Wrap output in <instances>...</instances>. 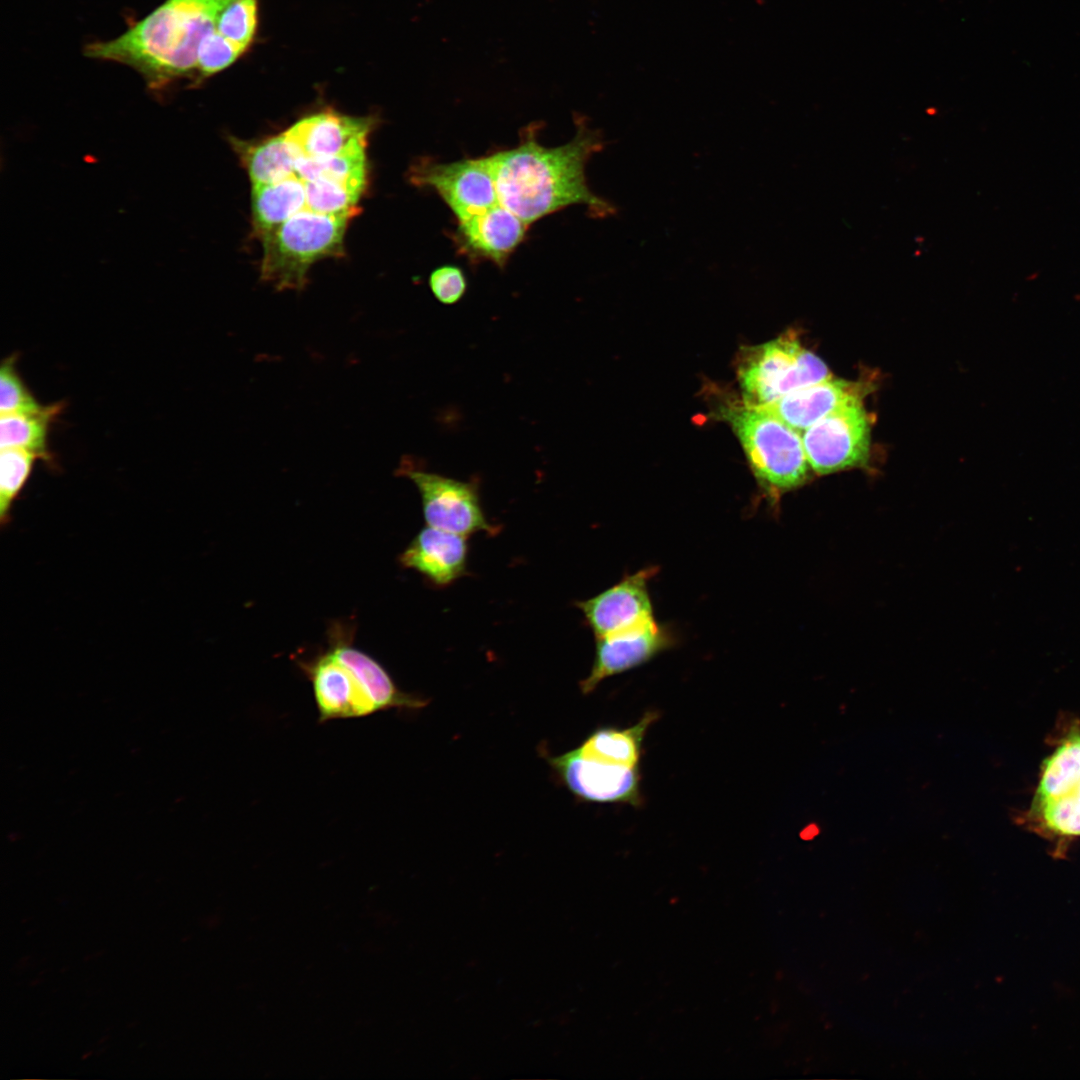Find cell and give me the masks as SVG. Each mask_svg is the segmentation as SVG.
I'll use <instances>...</instances> for the list:
<instances>
[{
    "label": "cell",
    "instance_id": "obj_1",
    "mask_svg": "<svg viewBox=\"0 0 1080 1080\" xmlns=\"http://www.w3.org/2000/svg\"><path fill=\"white\" fill-rule=\"evenodd\" d=\"M537 130L523 129L515 147L488 156L499 203L528 225L573 205H585L592 216L614 215L616 207L590 190L585 175L588 160L604 146L599 130L583 122L556 147L541 145Z\"/></svg>",
    "mask_w": 1080,
    "mask_h": 1080
},
{
    "label": "cell",
    "instance_id": "obj_2",
    "mask_svg": "<svg viewBox=\"0 0 1080 1080\" xmlns=\"http://www.w3.org/2000/svg\"><path fill=\"white\" fill-rule=\"evenodd\" d=\"M233 0H165L119 37L86 46L90 58L125 64L152 90L197 77L202 39Z\"/></svg>",
    "mask_w": 1080,
    "mask_h": 1080
},
{
    "label": "cell",
    "instance_id": "obj_3",
    "mask_svg": "<svg viewBox=\"0 0 1080 1080\" xmlns=\"http://www.w3.org/2000/svg\"><path fill=\"white\" fill-rule=\"evenodd\" d=\"M766 495L776 500L809 479L810 465L801 433L764 407L743 402L721 408Z\"/></svg>",
    "mask_w": 1080,
    "mask_h": 1080
},
{
    "label": "cell",
    "instance_id": "obj_4",
    "mask_svg": "<svg viewBox=\"0 0 1080 1080\" xmlns=\"http://www.w3.org/2000/svg\"><path fill=\"white\" fill-rule=\"evenodd\" d=\"M352 214L328 215L302 210L266 235L260 279L276 290H302L311 266L344 255V237Z\"/></svg>",
    "mask_w": 1080,
    "mask_h": 1080
},
{
    "label": "cell",
    "instance_id": "obj_5",
    "mask_svg": "<svg viewBox=\"0 0 1080 1080\" xmlns=\"http://www.w3.org/2000/svg\"><path fill=\"white\" fill-rule=\"evenodd\" d=\"M737 375L744 401L756 406L771 404L831 377L826 364L804 348L792 333L743 347L738 356Z\"/></svg>",
    "mask_w": 1080,
    "mask_h": 1080
},
{
    "label": "cell",
    "instance_id": "obj_6",
    "mask_svg": "<svg viewBox=\"0 0 1080 1080\" xmlns=\"http://www.w3.org/2000/svg\"><path fill=\"white\" fill-rule=\"evenodd\" d=\"M1029 817L1042 832L1080 836V732H1071L1044 760Z\"/></svg>",
    "mask_w": 1080,
    "mask_h": 1080
},
{
    "label": "cell",
    "instance_id": "obj_7",
    "mask_svg": "<svg viewBox=\"0 0 1080 1080\" xmlns=\"http://www.w3.org/2000/svg\"><path fill=\"white\" fill-rule=\"evenodd\" d=\"M397 474L417 487L427 526L467 536L476 532L495 535L498 528L485 516L477 482H464L428 472L403 457Z\"/></svg>",
    "mask_w": 1080,
    "mask_h": 1080
},
{
    "label": "cell",
    "instance_id": "obj_8",
    "mask_svg": "<svg viewBox=\"0 0 1080 1080\" xmlns=\"http://www.w3.org/2000/svg\"><path fill=\"white\" fill-rule=\"evenodd\" d=\"M862 400L845 403L801 433L813 472L826 475L867 463L870 422Z\"/></svg>",
    "mask_w": 1080,
    "mask_h": 1080
},
{
    "label": "cell",
    "instance_id": "obj_9",
    "mask_svg": "<svg viewBox=\"0 0 1080 1080\" xmlns=\"http://www.w3.org/2000/svg\"><path fill=\"white\" fill-rule=\"evenodd\" d=\"M408 175L412 184L436 192L457 222L499 203L488 156L445 163L421 160L410 168Z\"/></svg>",
    "mask_w": 1080,
    "mask_h": 1080
},
{
    "label": "cell",
    "instance_id": "obj_10",
    "mask_svg": "<svg viewBox=\"0 0 1080 1080\" xmlns=\"http://www.w3.org/2000/svg\"><path fill=\"white\" fill-rule=\"evenodd\" d=\"M567 788L579 799L595 803H643L640 766L609 764L582 756L576 749L548 758Z\"/></svg>",
    "mask_w": 1080,
    "mask_h": 1080
},
{
    "label": "cell",
    "instance_id": "obj_11",
    "mask_svg": "<svg viewBox=\"0 0 1080 1080\" xmlns=\"http://www.w3.org/2000/svg\"><path fill=\"white\" fill-rule=\"evenodd\" d=\"M657 570V567L638 570L592 598L576 602L596 638L655 619L649 581Z\"/></svg>",
    "mask_w": 1080,
    "mask_h": 1080
},
{
    "label": "cell",
    "instance_id": "obj_12",
    "mask_svg": "<svg viewBox=\"0 0 1080 1080\" xmlns=\"http://www.w3.org/2000/svg\"><path fill=\"white\" fill-rule=\"evenodd\" d=\"M673 643L671 631L655 619L597 638L591 670L580 682L581 692L592 693L606 678L649 662Z\"/></svg>",
    "mask_w": 1080,
    "mask_h": 1080
},
{
    "label": "cell",
    "instance_id": "obj_13",
    "mask_svg": "<svg viewBox=\"0 0 1080 1080\" xmlns=\"http://www.w3.org/2000/svg\"><path fill=\"white\" fill-rule=\"evenodd\" d=\"M301 667L312 684L320 723L379 712L354 674L329 651Z\"/></svg>",
    "mask_w": 1080,
    "mask_h": 1080
},
{
    "label": "cell",
    "instance_id": "obj_14",
    "mask_svg": "<svg viewBox=\"0 0 1080 1080\" xmlns=\"http://www.w3.org/2000/svg\"><path fill=\"white\" fill-rule=\"evenodd\" d=\"M529 225L500 203L457 222L453 240L471 262L489 261L503 268L526 237Z\"/></svg>",
    "mask_w": 1080,
    "mask_h": 1080
},
{
    "label": "cell",
    "instance_id": "obj_15",
    "mask_svg": "<svg viewBox=\"0 0 1080 1080\" xmlns=\"http://www.w3.org/2000/svg\"><path fill=\"white\" fill-rule=\"evenodd\" d=\"M374 120L322 111L300 119L285 134L301 156L325 158L366 151Z\"/></svg>",
    "mask_w": 1080,
    "mask_h": 1080
},
{
    "label": "cell",
    "instance_id": "obj_16",
    "mask_svg": "<svg viewBox=\"0 0 1080 1080\" xmlns=\"http://www.w3.org/2000/svg\"><path fill=\"white\" fill-rule=\"evenodd\" d=\"M466 536L427 526L400 555V563L414 569L433 585L445 587L467 570Z\"/></svg>",
    "mask_w": 1080,
    "mask_h": 1080
},
{
    "label": "cell",
    "instance_id": "obj_17",
    "mask_svg": "<svg viewBox=\"0 0 1080 1080\" xmlns=\"http://www.w3.org/2000/svg\"><path fill=\"white\" fill-rule=\"evenodd\" d=\"M865 392L864 384L831 376L761 407L802 433L836 408L852 400L863 399Z\"/></svg>",
    "mask_w": 1080,
    "mask_h": 1080
},
{
    "label": "cell",
    "instance_id": "obj_18",
    "mask_svg": "<svg viewBox=\"0 0 1080 1080\" xmlns=\"http://www.w3.org/2000/svg\"><path fill=\"white\" fill-rule=\"evenodd\" d=\"M329 652L354 674L379 711L417 710L428 704L423 697L401 691L376 660L344 640L335 641Z\"/></svg>",
    "mask_w": 1080,
    "mask_h": 1080
},
{
    "label": "cell",
    "instance_id": "obj_19",
    "mask_svg": "<svg viewBox=\"0 0 1080 1080\" xmlns=\"http://www.w3.org/2000/svg\"><path fill=\"white\" fill-rule=\"evenodd\" d=\"M228 142L247 171L252 186L271 184L296 175V162L301 154L285 132L257 141L229 136Z\"/></svg>",
    "mask_w": 1080,
    "mask_h": 1080
},
{
    "label": "cell",
    "instance_id": "obj_20",
    "mask_svg": "<svg viewBox=\"0 0 1080 1080\" xmlns=\"http://www.w3.org/2000/svg\"><path fill=\"white\" fill-rule=\"evenodd\" d=\"M252 226L261 240L298 212L307 209L305 182L293 175L278 182L252 186Z\"/></svg>",
    "mask_w": 1080,
    "mask_h": 1080
},
{
    "label": "cell",
    "instance_id": "obj_21",
    "mask_svg": "<svg viewBox=\"0 0 1080 1080\" xmlns=\"http://www.w3.org/2000/svg\"><path fill=\"white\" fill-rule=\"evenodd\" d=\"M657 718V712L648 711L628 728L600 727L588 735L577 750L582 756L597 761L640 766L643 740L648 728Z\"/></svg>",
    "mask_w": 1080,
    "mask_h": 1080
},
{
    "label": "cell",
    "instance_id": "obj_22",
    "mask_svg": "<svg viewBox=\"0 0 1080 1080\" xmlns=\"http://www.w3.org/2000/svg\"><path fill=\"white\" fill-rule=\"evenodd\" d=\"M58 405L46 406L38 413L2 414L0 417V449H21L49 460L48 428L59 410Z\"/></svg>",
    "mask_w": 1080,
    "mask_h": 1080
},
{
    "label": "cell",
    "instance_id": "obj_23",
    "mask_svg": "<svg viewBox=\"0 0 1080 1080\" xmlns=\"http://www.w3.org/2000/svg\"><path fill=\"white\" fill-rule=\"evenodd\" d=\"M296 175L303 181L333 180L366 190L368 185L366 151L325 158L301 156L296 162Z\"/></svg>",
    "mask_w": 1080,
    "mask_h": 1080
},
{
    "label": "cell",
    "instance_id": "obj_24",
    "mask_svg": "<svg viewBox=\"0 0 1080 1080\" xmlns=\"http://www.w3.org/2000/svg\"><path fill=\"white\" fill-rule=\"evenodd\" d=\"M307 209L328 215L359 213L358 203L366 190L339 181H304Z\"/></svg>",
    "mask_w": 1080,
    "mask_h": 1080
},
{
    "label": "cell",
    "instance_id": "obj_25",
    "mask_svg": "<svg viewBox=\"0 0 1080 1080\" xmlns=\"http://www.w3.org/2000/svg\"><path fill=\"white\" fill-rule=\"evenodd\" d=\"M39 457L21 449H0V523L10 521L11 508Z\"/></svg>",
    "mask_w": 1080,
    "mask_h": 1080
},
{
    "label": "cell",
    "instance_id": "obj_26",
    "mask_svg": "<svg viewBox=\"0 0 1080 1080\" xmlns=\"http://www.w3.org/2000/svg\"><path fill=\"white\" fill-rule=\"evenodd\" d=\"M257 11L258 0H233L220 13L216 30L247 50L256 34Z\"/></svg>",
    "mask_w": 1080,
    "mask_h": 1080
},
{
    "label": "cell",
    "instance_id": "obj_27",
    "mask_svg": "<svg viewBox=\"0 0 1080 1080\" xmlns=\"http://www.w3.org/2000/svg\"><path fill=\"white\" fill-rule=\"evenodd\" d=\"M245 49L221 35L216 28L201 41L197 56L196 83L232 65Z\"/></svg>",
    "mask_w": 1080,
    "mask_h": 1080
},
{
    "label": "cell",
    "instance_id": "obj_28",
    "mask_svg": "<svg viewBox=\"0 0 1080 1080\" xmlns=\"http://www.w3.org/2000/svg\"><path fill=\"white\" fill-rule=\"evenodd\" d=\"M16 358L10 356L0 367V413H38L45 409L33 397L20 378L15 367Z\"/></svg>",
    "mask_w": 1080,
    "mask_h": 1080
},
{
    "label": "cell",
    "instance_id": "obj_29",
    "mask_svg": "<svg viewBox=\"0 0 1080 1080\" xmlns=\"http://www.w3.org/2000/svg\"><path fill=\"white\" fill-rule=\"evenodd\" d=\"M428 283L434 297L445 305L460 301L467 290L466 276L463 270L455 265H443L434 269Z\"/></svg>",
    "mask_w": 1080,
    "mask_h": 1080
}]
</instances>
